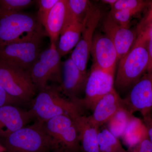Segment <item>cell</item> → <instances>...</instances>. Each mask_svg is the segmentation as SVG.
Masks as SVG:
<instances>
[{
    "mask_svg": "<svg viewBox=\"0 0 152 152\" xmlns=\"http://www.w3.org/2000/svg\"><path fill=\"white\" fill-rule=\"evenodd\" d=\"M1 139L5 152H59L44 123L38 121Z\"/></svg>",
    "mask_w": 152,
    "mask_h": 152,
    "instance_id": "cell-1",
    "label": "cell"
},
{
    "mask_svg": "<svg viewBox=\"0 0 152 152\" xmlns=\"http://www.w3.org/2000/svg\"><path fill=\"white\" fill-rule=\"evenodd\" d=\"M45 30L27 34L0 46V61L30 71L42 52Z\"/></svg>",
    "mask_w": 152,
    "mask_h": 152,
    "instance_id": "cell-2",
    "label": "cell"
},
{
    "mask_svg": "<svg viewBox=\"0 0 152 152\" xmlns=\"http://www.w3.org/2000/svg\"><path fill=\"white\" fill-rule=\"evenodd\" d=\"M59 87L48 86L39 91L32 101L30 110L37 121L45 123L61 115L70 116L81 113V107L77 100H67L61 96Z\"/></svg>",
    "mask_w": 152,
    "mask_h": 152,
    "instance_id": "cell-3",
    "label": "cell"
},
{
    "mask_svg": "<svg viewBox=\"0 0 152 152\" xmlns=\"http://www.w3.org/2000/svg\"><path fill=\"white\" fill-rule=\"evenodd\" d=\"M0 86L17 104L31 102L37 89L30 71L1 61Z\"/></svg>",
    "mask_w": 152,
    "mask_h": 152,
    "instance_id": "cell-4",
    "label": "cell"
},
{
    "mask_svg": "<svg viewBox=\"0 0 152 152\" xmlns=\"http://www.w3.org/2000/svg\"><path fill=\"white\" fill-rule=\"evenodd\" d=\"M146 42L136 40L130 51L119 60L115 80L118 89L132 88L146 72L149 63Z\"/></svg>",
    "mask_w": 152,
    "mask_h": 152,
    "instance_id": "cell-5",
    "label": "cell"
},
{
    "mask_svg": "<svg viewBox=\"0 0 152 152\" xmlns=\"http://www.w3.org/2000/svg\"><path fill=\"white\" fill-rule=\"evenodd\" d=\"M43 30L45 29L35 15L23 11L7 13L0 11V46Z\"/></svg>",
    "mask_w": 152,
    "mask_h": 152,
    "instance_id": "cell-6",
    "label": "cell"
},
{
    "mask_svg": "<svg viewBox=\"0 0 152 152\" xmlns=\"http://www.w3.org/2000/svg\"><path fill=\"white\" fill-rule=\"evenodd\" d=\"M61 57L55 43L50 44L48 48L41 52L30 70L33 81L39 91L48 86L50 81L61 83Z\"/></svg>",
    "mask_w": 152,
    "mask_h": 152,
    "instance_id": "cell-7",
    "label": "cell"
},
{
    "mask_svg": "<svg viewBox=\"0 0 152 152\" xmlns=\"http://www.w3.org/2000/svg\"><path fill=\"white\" fill-rule=\"evenodd\" d=\"M45 128L59 152H78L80 148L78 132L68 115L55 117L44 123Z\"/></svg>",
    "mask_w": 152,
    "mask_h": 152,
    "instance_id": "cell-8",
    "label": "cell"
},
{
    "mask_svg": "<svg viewBox=\"0 0 152 152\" xmlns=\"http://www.w3.org/2000/svg\"><path fill=\"white\" fill-rule=\"evenodd\" d=\"M115 73L92 65L85 87V97L79 99L81 107L93 110L98 101L114 88Z\"/></svg>",
    "mask_w": 152,
    "mask_h": 152,
    "instance_id": "cell-9",
    "label": "cell"
},
{
    "mask_svg": "<svg viewBox=\"0 0 152 152\" xmlns=\"http://www.w3.org/2000/svg\"><path fill=\"white\" fill-rule=\"evenodd\" d=\"M102 17L100 10L93 6L84 23L81 36L70 56L73 61L83 73L88 74L87 64L91 54L95 31Z\"/></svg>",
    "mask_w": 152,
    "mask_h": 152,
    "instance_id": "cell-10",
    "label": "cell"
},
{
    "mask_svg": "<svg viewBox=\"0 0 152 152\" xmlns=\"http://www.w3.org/2000/svg\"><path fill=\"white\" fill-rule=\"evenodd\" d=\"M124 107L131 114L140 112L143 118L152 111V69L147 70L123 99Z\"/></svg>",
    "mask_w": 152,
    "mask_h": 152,
    "instance_id": "cell-11",
    "label": "cell"
},
{
    "mask_svg": "<svg viewBox=\"0 0 152 152\" xmlns=\"http://www.w3.org/2000/svg\"><path fill=\"white\" fill-rule=\"evenodd\" d=\"M93 65L115 73L118 61V53L110 38L103 34H94L91 49Z\"/></svg>",
    "mask_w": 152,
    "mask_h": 152,
    "instance_id": "cell-12",
    "label": "cell"
},
{
    "mask_svg": "<svg viewBox=\"0 0 152 152\" xmlns=\"http://www.w3.org/2000/svg\"><path fill=\"white\" fill-rule=\"evenodd\" d=\"M88 75L83 73L69 57L62 64L60 90L71 100L78 99L79 95L85 91Z\"/></svg>",
    "mask_w": 152,
    "mask_h": 152,
    "instance_id": "cell-13",
    "label": "cell"
},
{
    "mask_svg": "<svg viewBox=\"0 0 152 152\" xmlns=\"http://www.w3.org/2000/svg\"><path fill=\"white\" fill-rule=\"evenodd\" d=\"M103 27L105 34L115 45L119 61L130 51L135 42L137 31L117 24L109 15L104 20Z\"/></svg>",
    "mask_w": 152,
    "mask_h": 152,
    "instance_id": "cell-14",
    "label": "cell"
},
{
    "mask_svg": "<svg viewBox=\"0 0 152 152\" xmlns=\"http://www.w3.org/2000/svg\"><path fill=\"white\" fill-rule=\"evenodd\" d=\"M33 118L30 110H23L13 104L2 106L0 107V137H5L24 127Z\"/></svg>",
    "mask_w": 152,
    "mask_h": 152,
    "instance_id": "cell-15",
    "label": "cell"
},
{
    "mask_svg": "<svg viewBox=\"0 0 152 152\" xmlns=\"http://www.w3.org/2000/svg\"><path fill=\"white\" fill-rule=\"evenodd\" d=\"M123 107V99L114 88L98 101L93 114L88 118L93 124L99 128L107 123Z\"/></svg>",
    "mask_w": 152,
    "mask_h": 152,
    "instance_id": "cell-16",
    "label": "cell"
},
{
    "mask_svg": "<svg viewBox=\"0 0 152 152\" xmlns=\"http://www.w3.org/2000/svg\"><path fill=\"white\" fill-rule=\"evenodd\" d=\"M70 117L77 129L84 151L100 152L98 142L99 128L91 122L88 117L83 115L81 113L74 114Z\"/></svg>",
    "mask_w": 152,
    "mask_h": 152,
    "instance_id": "cell-17",
    "label": "cell"
},
{
    "mask_svg": "<svg viewBox=\"0 0 152 152\" xmlns=\"http://www.w3.org/2000/svg\"><path fill=\"white\" fill-rule=\"evenodd\" d=\"M84 23L79 21L67 14L65 23L57 45V50L61 56L67 54L77 45L81 36Z\"/></svg>",
    "mask_w": 152,
    "mask_h": 152,
    "instance_id": "cell-18",
    "label": "cell"
},
{
    "mask_svg": "<svg viewBox=\"0 0 152 152\" xmlns=\"http://www.w3.org/2000/svg\"><path fill=\"white\" fill-rule=\"evenodd\" d=\"M67 15L66 0H59L48 15L43 27L50 43L57 45L65 23Z\"/></svg>",
    "mask_w": 152,
    "mask_h": 152,
    "instance_id": "cell-19",
    "label": "cell"
},
{
    "mask_svg": "<svg viewBox=\"0 0 152 152\" xmlns=\"http://www.w3.org/2000/svg\"><path fill=\"white\" fill-rule=\"evenodd\" d=\"M121 138L125 145L131 150L148 138V129L143 121L132 115Z\"/></svg>",
    "mask_w": 152,
    "mask_h": 152,
    "instance_id": "cell-20",
    "label": "cell"
},
{
    "mask_svg": "<svg viewBox=\"0 0 152 152\" xmlns=\"http://www.w3.org/2000/svg\"><path fill=\"white\" fill-rule=\"evenodd\" d=\"M98 142L100 152H127L123 148L118 138L108 129L99 131Z\"/></svg>",
    "mask_w": 152,
    "mask_h": 152,
    "instance_id": "cell-21",
    "label": "cell"
},
{
    "mask_svg": "<svg viewBox=\"0 0 152 152\" xmlns=\"http://www.w3.org/2000/svg\"><path fill=\"white\" fill-rule=\"evenodd\" d=\"M132 115L124 108H122L107 123L108 129L118 138L121 137Z\"/></svg>",
    "mask_w": 152,
    "mask_h": 152,
    "instance_id": "cell-22",
    "label": "cell"
},
{
    "mask_svg": "<svg viewBox=\"0 0 152 152\" xmlns=\"http://www.w3.org/2000/svg\"><path fill=\"white\" fill-rule=\"evenodd\" d=\"M68 15L84 23L94 5L87 0H66Z\"/></svg>",
    "mask_w": 152,
    "mask_h": 152,
    "instance_id": "cell-23",
    "label": "cell"
},
{
    "mask_svg": "<svg viewBox=\"0 0 152 152\" xmlns=\"http://www.w3.org/2000/svg\"><path fill=\"white\" fill-rule=\"evenodd\" d=\"M151 1L144 0H117L115 4L111 7V10H126L135 16L148 8Z\"/></svg>",
    "mask_w": 152,
    "mask_h": 152,
    "instance_id": "cell-24",
    "label": "cell"
},
{
    "mask_svg": "<svg viewBox=\"0 0 152 152\" xmlns=\"http://www.w3.org/2000/svg\"><path fill=\"white\" fill-rule=\"evenodd\" d=\"M36 1L33 0H0V11L7 13L22 12Z\"/></svg>",
    "mask_w": 152,
    "mask_h": 152,
    "instance_id": "cell-25",
    "label": "cell"
},
{
    "mask_svg": "<svg viewBox=\"0 0 152 152\" xmlns=\"http://www.w3.org/2000/svg\"><path fill=\"white\" fill-rule=\"evenodd\" d=\"M59 0H38L36 1L38 7L37 17L38 20L43 26L47 17L52 8Z\"/></svg>",
    "mask_w": 152,
    "mask_h": 152,
    "instance_id": "cell-26",
    "label": "cell"
},
{
    "mask_svg": "<svg viewBox=\"0 0 152 152\" xmlns=\"http://www.w3.org/2000/svg\"><path fill=\"white\" fill-rule=\"evenodd\" d=\"M108 15L117 24L121 26L129 28L131 20L135 16L132 13L124 10H110Z\"/></svg>",
    "mask_w": 152,
    "mask_h": 152,
    "instance_id": "cell-27",
    "label": "cell"
},
{
    "mask_svg": "<svg viewBox=\"0 0 152 152\" xmlns=\"http://www.w3.org/2000/svg\"><path fill=\"white\" fill-rule=\"evenodd\" d=\"M137 31L136 40L146 42L152 37V22Z\"/></svg>",
    "mask_w": 152,
    "mask_h": 152,
    "instance_id": "cell-28",
    "label": "cell"
},
{
    "mask_svg": "<svg viewBox=\"0 0 152 152\" xmlns=\"http://www.w3.org/2000/svg\"><path fill=\"white\" fill-rule=\"evenodd\" d=\"M130 152H152V145L149 138L142 141Z\"/></svg>",
    "mask_w": 152,
    "mask_h": 152,
    "instance_id": "cell-29",
    "label": "cell"
},
{
    "mask_svg": "<svg viewBox=\"0 0 152 152\" xmlns=\"http://www.w3.org/2000/svg\"><path fill=\"white\" fill-rule=\"evenodd\" d=\"M147 9H148V10L143 18L141 20L139 23L137 29H136V31L140 29L141 28L146 26L147 25L152 23V1H151L149 6Z\"/></svg>",
    "mask_w": 152,
    "mask_h": 152,
    "instance_id": "cell-30",
    "label": "cell"
},
{
    "mask_svg": "<svg viewBox=\"0 0 152 152\" xmlns=\"http://www.w3.org/2000/svg\"><path fill=\"white\" fill-rule=\"evenodd\" d=\"M7 104H16V103L0 86V107Z\"/></svg>",
    "mask_w": 152,
    "mask_h": 152,
    "instance_id": "cell-31",
    "label": "cell"
},
{
    "mask_svg": "<svg viewBox=\"0 0 152 152\" xmlns=\"http://www.w3.org/2000/svg\"><path fill=\"white\" fill-rule=\"evenodd\" d=\"M143 118V121L148 129V138L152 145V117L151 115H150Z\"/></svg>",
    "mask_w": 152,
    "mask_h": 152,
    "instance_id": "cell-32",
    "label": "cell"
},
{
    "mask_svg": "<svg viewBox=\"0 0 152 152\" xmlns=\"http://www.w3.org/2000/svg\"><path fill=\"white\" fill-rule=\"evenodd\" d=\"M147 50L149 56V63L148 70L152 69V37L150 38L146 42Z\"/></svg>",
    "mask_w": 152,
    "mask_h": 152,
    "instance_id": "cell-33",
    "label": "cell"
},
{
    "mask_svg": "<svg viewBox=\"0 0 152 152\" xmlns=\"http://www.w3.org/2000/svg\"><path fill=\"white\" fill-rule=\"evenodd\" d=\"M117 1V0H103V1H102V2L104 4H109L111 7L115 4V3Z\"/></svg>",
    "mask_w": 152,
    "mask_h": 152,
    "instance_id": "cell-34",
    "label": "cell"
},
{
    "mask_svg": "<svg viewBox=\"0 0 152 152\" xmlns=\"http://www.w3.org/2000/svg\"><path fill=\"white\" fill-rule=\"evenodd\" d=\"M151 117H152V112H151Z\"/></svg>",
    "mask_w": 152,
    "mask_h": 152,
    "instance_id": "cell-35",
    "label": "cell"
}]
</instances>
